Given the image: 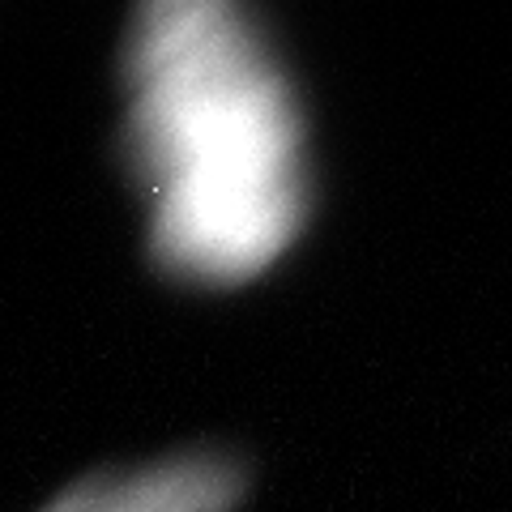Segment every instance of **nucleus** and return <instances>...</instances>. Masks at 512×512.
Masks as SVG:
<instances>
[{"label": "nucleus", "instance_id": "2", "mask_svg": "<svg viewBox=\"0 0 512 512\" xmlns=\"http://www.w3.org/2000/svg\"><path fill=\"white\" fill-rule=\"evenodd\" d=\"M239 495L244 470L231 457L184 453L137 470L82 478L39 512H231Z\"/></svg>", "mask_w": 512, "mask_h": 512}, {"label": "nucleus", "instance_id": "1", "mask_svg": "<svg viewBox=\"0 0 512 512\" xmlns=\"http://www.w3.org/2000/svg\"><path fill=\"white\" fill-rule=\"evenodd\" d=\"M124 150L171 278L248 282L303 231V111L274 43L231 0H154L133 18Z\"/></svg>", "mask_w": 512, "mask_h": 512}]
</instances>
